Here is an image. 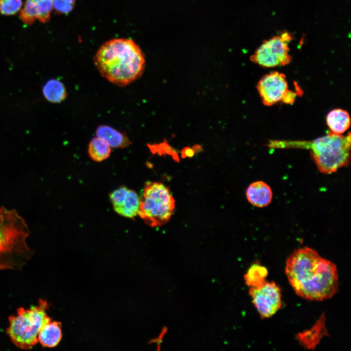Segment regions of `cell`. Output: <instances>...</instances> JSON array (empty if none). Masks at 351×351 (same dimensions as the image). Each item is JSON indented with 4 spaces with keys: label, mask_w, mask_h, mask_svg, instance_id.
<instances>
[{
    "label": "cell",
    "mask_w": 351,
    "mask_h": 351,
    "mask_svg": "<svg viewBox=\"0 0 351 351\" xmlns=\"http://www.w3.org/2000/svg\"><path fill=\"white\" fill-rule=\"evenodd\" d=\"M285 273L295 293L303 298L322 301L332 298L338 290L335 265L309 247L299 248L290 254Z\"/></svg>",
    "instance_id": "cell-1"
},
{
    "label": "cell",
    "mask_w": 351,
    "mask_h": 351,
    "mask_svg": "<svg viewBox=\"0 0 351 351\" xmlns=\"http://www.w3.org/2000/svg\"><path fill=\"white\" fill-rule=\"evenodd\" d=\"M100 75L109 82L126 86L143 74L145 57L140 47L129 39H114L103 44L94 57Z\"/></svg>",
    "instance_id": "cell-2"
},
{
    "label": "cell",
    "mask_w": 351,
    "mask_h": 351,
    "mask_svg": "<svg viewBox=\"0 0 351 351\" xmlns=\"http://www.w3.org/2000/svg\"><path fill=\"white\" fill-rule=\"evenodd\" d=\"M351 137L350 132L343 136L330 131L326 135L312 141L272 140L269 142L268 146L274 148L309 149L319 172L330 174L349 164Z\"/></svg>",
    "instance_id": "cell-3"
},
{
    "label": "cell",
    "mask_w": 351,
    "mask_h": 351,
    "mask_svg": "<svg viewBox=\"0 0 351 351\" xmlns=\"http://www.w3.org/2000/svg\"><path fill=\"white\" fill-rule=\"evenodd\" d=\"M30 234L16 210L0 207V271L20 270L27 263L34 253L26 242Z\"/></svg>",
    "instance_id": "cell-4"
},
{
    "label": "cell",
    "mask_w": 351,
    "mask_h": 351,
    "mask_svg": "<svg viewBox=\"0 0 351 351\" xmlns=\"http://www.w3.org/2000/svg\"><path fill=\"white\" fill-rule=\"evenodd\" d=\"M48 302L40 299L38 304L29 309L20 308L16 315L9 317L6 333L17 347L29 350L38 342V336L42 327L51 320L46 313Z\"/></svg>",
    "instance_id": "cell-5"
},
{
    "label": "cell",
    "mask_w": 351,
    "mask_h": 351,
    "mask_svg": "<svg viewBox=\"0 0 351 351\" xmlns=\"http://www.w3.org/2000/svg\"><path fill=\"white\" fill-rule=\"evenodd\" d=\"M137 214L149 226L159 227L168 222L175 209L169 189L161 182L145 184Z\"/></svg>",
    "instance_id": "cell-6"
},
{
    "label": "cell",
    "mask_w": 351,
    "mask_h": 351,
    "mask_svg": "<svg viewBox=\"0 0 351 351\" xmlns=\"http://www.w3.org/2000/svg\"><path fill=\"white\" fill-rule=\"evenodd\" d=\"M292 39V35L285 31L265 40L251 56L250 60L264 68L287 65L292 60L289 44Z\"/></svg>",
    "instance_id": "cell-7"
},
{
    "label": "cell",
    "mask_w": 351,
    "mask_h": 351,
    "mask_svg": "<svg viewBox=\"0 0 351 351\" xmlns=\"http://www.w3.org/2000/svg\"><path fill=\"white\" fill-rule=\"evenodd\" d=\"M256 87L263 104L268 106L280 101L292 104L299 94L289 89L285 75L278 71L264 75Z\"/></svg>",
    "instance_id": "cell-8"
},
{
    "label": "cell",
    "mask_w": 351,
    "mask_h": 351,
    "mask_svg": "<svg viewBox=\"0 0 351 351\" xmlns=\"http://www.w3.org/2000/svg\"><path fill=\"white\" fill-rule=\"evenodd\" d=\"M249 293L261 318L273 315L281 306V292L273 281L266 280L256 287L250 288Z\"/></svg>",
    "instance_id": "cell-9"
},
{
    "label": "cell",
    "mask_w": 351,
    "mask_h": 351,
    "mask_svg": "<svg viewBox=\"0 0 351 351\" xmlns=\"http://www.w3.org/2000/svg\"><path fill=\"white\" fill-rule=\"evenodd\" d=\"M109 197L114 211L118 214L130 218L137 214L140 199L135 191L121 186L112 192Z\"/></svg>",
    "instance_id": "cell-10"
},
{
    "label": "cell",
    "mask_w": 351,
    "mask_h": 351,
    "mask_svg": "<svg viewBox=\"0 0 351 351\" xmlns=\"http://www.w3.org/2000/svg\"><path fill=\"white\" fill-rule=\"evenodd\" d=\"M325 322L326 316L323 313L310 329L298 333L296 339L305 348L313 350L322 338L328 335Z\"/></svg>",
    "instance_id": "cell-11"
},
{
    "label": "cell",
    "mask_w": 351,
    "mask_h": 351,
    "mask_svg": "<svg viewBox=\"0 0 351 351\" xmlns=\"http://www.w3.org/2000/svg\"><path fill=\"white\" fill-rule=\"evenodd\" d=\"M246 195L253 205L263 208L270 204L273 199V192L270 186L263 181L252 183L247 188Z\"/></svg>",
    "instance_id": "cell-12"
},
{
    "label": "cell",
    "mask_w": 351,
    "mask_h": 351,
    "mask_svg": "<svg viewBox=\"0 0 351 351\" xmlns=\"http://www.w3.org/2000/svg\"><path fill=\"white\" fill-rule=\"evenodd\" d=\"M96 135V136L104 141L111 148H124L132 143L125 135L106 125L98 127Z\"/></svg>",
    "instance_id": "cell-13"
},
{
    "label": "cell",
    "mask_w": 351,
    "mask_h": 351,
    "mask_svg": "<svg viewBox=\"0 0 351 351\" xmlns=\"http://www.w3.org/2000/svg\"><path fill=\"white\" fill-rule=\"evenodd\" d=\"M61 328L60 322L49 321L41 328L38 336V341L44 347L57 346L62 338Z\"/></svg>",
    "instance_id": "cell-14"
},
{
    "label": "cell",
    "mask_w": 351,
    "mask_h": 351,
    "mask_svg": "<svg viewBox=\"0 0 351 351\" xmlns=\"http://www.w3.org/2000/svg\"><path fill=\"white\" fill-rule=\"evenodd\" d=\"M326 122L330 131L342 134L350 127L351 119L348 112L338 108L331 111L327 116Z\"/></svg>",
    "instance_id": "cell-15"
},
{
    "label": "cell",
    "mask_w": 351,
    "mask_h": 351,
    "mask_svg": "<svg viewBox=\"0 0 351 351\" xmlns=\"http://www.w3.org/2000/svg\"><path fill=\"white\" fill-rule=\"evenodd\" d=\"M45 98L53 103L63 101L67 97V92L64 84L58 79L52 78L47 80L42 89Z\"/></svg>",
    "instance_id": "cell-16"
},
{
    "label": "cell",
    "mask_w": 351,
    "mask_h": 351,
    "mask_svg": "<svg viewBox=\"0 0 351 351\" xmlns=\"http://www.w3.org/2000/svg\"><path fill=\"white\" fill-rule=\"evenodd\" d=\"M111 152L110 146L97 136L93 137L88 145V154L92 160L97 162H100L108 158Z\"/></svg>",
    "instance_id": "cell-17"
},
{
    "label": "cell",
    "mask_w": 351,
    "mask_h": 351,
    "mask_svg": "<svg viewBox=\"0 0 351 351\" xmlns=\"http://www.w3.org/2000/svg\"><path fill=\"white\" fill-rule=\"evenodd\" d=\"M268 273L265 267L258 263L254 264L244 275L246 283L250 288L258 287L266 281Z\"/></svg>",
    "instance_id": "cell-18"
},
{
    "label": "cell",
    "mask_w": 351,
    "mask_h": 351,
    "mask_svg": "<svg viewBox=\"0 0 351 351\" xmlns=\"http://www.w3.org/2000/svg\"><path fill=\"white\" fill-rule=\"evenodd\" d=\"M38 10L35 4L31 0H26L20 12L21 20L26 25H31L38 19Z\"/></svg>",
    "instance_id": "cell-19"
},
{
    "label": "cell",
    "mask_w": 351,
    "mask_h": 351,
    "mask_svg": "<svg viewBox=\"0 0 351 351\" xmlns=\"http://www.w3.org/2000/svg\"><path fill=\"white\" fill-rule=\"evenodd\" d=\"M36 6L39 13L38 19L42 23L48 22L53 8V0H30Z\"/></svg>",
    "instance_id": "cell-20"
},
{
    "label": "cell",
    "mask_w": 351,
    "mask_h": 351,
    "mask_svg": "<svg viewBox=\"0 0 351 351\" xmlns=\"http://www.w3.org/2000/svg\"><path fill=\"white\" fill-rule=\"evenodd\" d=\"M22 0H0V13L5 16L16 14L22 6Z\"/></svg>",
    "instance_id": "cell-21"
},
{
    "label": "cell",
    "mask_w": 351,
    "mask_h": 351,
    "mask_svg": "<svg viewBox=\"0 0 351 351\" xmlns=\"http://www.w3.org/2000/svg\"><path fill=\"white\" fill-rule=\"evenodd\" d=\"M153 153H158L159 154H168L173 156L176 160H178L177 154L175 149L169 145L167 141L165 140L162 143L159 144L148 145Z\"/></svg>",
    "instance_id": "cell-22"
},
{
    "label": "cell",
    "mask_w": 351,
    "mask_h": 351,
    "mask_svg": "<svg viewBox=\"0 0 351 351\" xmlns=\"http://www.w3.org/2000/svg\"><path fill=\"white\" fill-rule=\"evenodd\" d=\"M76 0H53V8L58 13L66 14L73 10Z\"/></svg>",
    "instance_id": "cell-23"
},
{
    "label": "cell",
    "mask_w": 351,
    "mask_h": 351,
    "mask_svg": "<svg viewBox=\"0 0 351 351\" xmlns=\"http://www.w3.org/2000/svg\"><path fill=\"white\" fill-rule=\"evenodd\" d=\"M195 154V153L192 148L186 147L183 148L181 151V156L182 158L192 157Z\"/></svg>",
    "instance_id": "cell-24"
},
{
    "label": "cell",
    "mask_w": 351,
    "mask_h": 351,
    "mask_svg": "<svg viewBox=\"0 0 351 351\" xmlns=\"http://www.w3.org/2000/svg\"><path fill=\"white\" fill-rule=\"evenodd\" d=\"M192 149L194 151L195 154L202 152L203 151V148L199 144H195L192 147Z\"/></svg>",
    "instance_id": "cell-25"
}]
</instances>
